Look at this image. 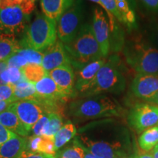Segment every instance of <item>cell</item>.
I'll use <instances>...</instances> for the list:
<instances>
[{"instance_id":"obj_36","label":"cell","mask_w":158,"mask_h":158,"mask_svg":"<svg viewBox=\"0 0 158 158\" xmlns=\"http://www.w3.org/2000/svg\"><path fill=\"white\" fill-rule=\"evenodd\" d=\"M21 158H56V157H55V155L35 152L26 149L21 155Z\"/></svg>"},{"instance_id":"obj_46","label":"cell","mask_w":158,"mask_h":158,"mask_svg":"<svg viewBox=\"0 0 158 158\" xmlns=\"http://www.w3.org/2000/svg\"><path fill=\"white\" fill-rule=\"evenodd\" d=\"M155 148H157V149H158V143H157V146H156V147H155Z\"/></svg>"},{"instance_id":"obj_40","label":"cell","mask_w":158,"mask_h":158,"mask_svg":"<svg viewBox=\"0 0 158 158\" xmlns=\"http://www.w3.org/2000/svg\"><path fill=\"white\" fill-rule=\"evenodd\" d=\"M134 158H154V157L152 155V153L143 152L138 153L137 155L135 156Z\"/></svg>"},{"instance_id":"obj_24","label":"cell","mask_w":158,"mask_h":158,"mask_svg":"<svg viewBox=\"0 0 158 158\" xmlns=\"http://www.w3.org/2000/svg\"><path fill=\"white\" fill-rule=\"evenodd\" d=\"M38 97L35 84L24 80L15 85V102L25 100H37Z\"/></svg>"},{"instance_id":"obj_26","label":"cell","mask_w":158,"mask_h":158,"mask_svg":"<svg viewBox=\"0 0 158 158\" xmlns=\"http://www.w3.org/2000/svg\"><path fill=\"white\" fill-rule=\"evenodd\" d=\"M158 143V126L143 131L138 138V144L144 152L152 150Z\"/></svg>"},{"instance_id":"obj_30","label":"cell","mask_w":158,"mask_h":158,"mask_svg":"<svg viewBox=\"0 0 158 158\" xmlns=\"http://www.w3.org/2000/svg\"><path fill=\"white\" fill-rule=\"evenodd\" d=\"M19 54L23 56L26 60L28 62L29 64L34 63V64H41L43 60V53L40 51H35L31 48H20L17 51Z\"/></svg>"},{"instance_id":"obj_42","label":"cell","mask_w":158,"mask_h":158,"mask_svg":"<svg viewBox=\"0 0 158 158\" xmlns=\"http://www.w3.org/2000/svg\"><path fill=\"white\" fill-rule=\"evenodd\" d=\"M85 149V148H84ZM84 158H101L98 156H97L94 154H92L91 152L89 151L86 149H85V155H84Z\"/></svg>"},{"instance_id":"obj_43","label":"cell","mask_w":158,"mask_h":158,"mask_svg":"<svg viewBox=\"0 0 158 158\" xmlns=\"http://www.w3.org/2000/svg\"><path fill=\"white\" fill-rule=\"evenodd\" d=\"M151 153L154 158H158V149H157V148H154Z\"/></svg>"},{"instance_id":"obj_17","label":"cell","mask_w":158,"mask_h":158,"mask_svg":"<svg viewBox=\"0 0 158 158\" xmlns=\"http://www.w3.org/2000/svg\"><path fill=\"white\" fill-rule=\"evenodd\" d=\"M13 103L7 110L0 113V123L16 135L21 137H27L29 133L25 129L22 122L20 120L13 108Z\"/></svg>"},{"instance_id":"obj_49","label":"cell","mask_w":158,"mask_h":158,"mask_svg":"<svg viewBox=\"0 0 158 158\" xmlns=\"http://www.w3.org/2000/svg\"><path fill=\"white\" fill-rule=\"evenodd\" d=\"M34 1H35V0H34Z\"/></svg>"},{"instance_id":"obj_27","label":"cell","mask_w":158,"mask_h":158,"mask_svg":"<svg viewBox=\"0 0 158 158\" xmlns=\"http://www.w3.org/2000/svg\"><path fill=\"white\" fill-rule=\"evenodd\" d=\"M22 70L26 80L32 84H36L44 77L48 76V72L41 64H27L22 68Z\"/></svg>"},{"instance_id":"obj_33","label":"cell","mask_w":158,"mask_h":158,"mask_svg":"<svg viewBox=\"0 0 158 158\" xmlns=\"http://www.w3.org/2000/svg\"><path fill=\"white\" fill-rule=\"evenodd\" d=\"M6 61H7L8 67H14V68L20 69H22L23 67L29 64L28 62L17 52L15 53L13 56H11Z\"/></svg>"},{"instance_id":"obj_1","label":"cell","mask_w":158,"mask_h":158,"mask_svg":"<svg viewBox=\"0 0 158 158\" xmlns=\"http://www.w3.org/2000/svg\"><path fill=\"white\" fill-rule=\"evenodd\" d=\"M76 137L85 149L101 158L128 157L127 130L112 118L92 122L79 128Z\"/></svg>"},{"instance_id":"obj_21","label":"cell","mask_w":158,"mask_h":158,"mask_svg":"<svg viewBox=\"0 0 158 158\" xmlns=\"http://www.w3.org/2000/svg\"><path fill=\"white\" fill-rule=\"evenodd\" d=\"M29 151L48 154V155H56L54 140L45 136L32 135L27 139V149Z\"/></svg>"},{"instance_id":"obj_22","label":"cell","mask_w":158,"mask_h":158,"mask_svg":"<svg viewBox=\"0 0 158 158\" xmlns=\"http://www.w3.org/2000/svg\"><path fill=\"white\" fill-rule=\"evenodd\" d=\"M77 133L78 130L74 124L70 121L67 122L54 136V140L56 151L57 152L64 147L67 143L76 137Z\"/></svg>"},{"instance_id":"obj_8","label":"cell","mask_w":158,"mask_h":158,"mask_svg":"<svg viewBox=\"0 0 158 158\" xmlns=\"http://www.w3.org/2000/svg\"><path fill=\"white\" fill-rule=\"evenodd\" d=\"M30 15L20 6L0 9V31L15 36L23 34L29 26Z\"/></svg>"},{"instance_id":"obj_48","label":"cell","mask_w":158,"mask_h":158,"mask_svg":"<svg viewBox=\"0 0 158 158\" xmlns=\"http://www.w3.org/2000/svg\"><path fill=\"white\" fill-rule=\"evenodd\" d=\"M0 2H1V0H0Z\"/></svg>"},{"instance_id":"obj_39","label":"cell","mask_w":158,"mask_h":158,"mask_svg":"<svg viewBox=\"0 0 158 158\" xmlns=\"http://www.w3.org/2000/svg\"><path fill=\"white\" fill-rule=\"evenodd\" d=\"M7 68H8V65H7V61H1L0 62V84H3L1 79V75L4 72V70H5Z\"/></svg>"},{"instance_id":"obj_28","label":"cell","mask_w":158,"mask_h":158,"mask_svg":"<svg viewBox=\"0 0 158 158\" xmlns=\"http://www.w3.org/2000/svg\"><path fill=\"white\" fill-rule=\"evenodd\" d=\"M63 125V118L60 114L49 113L48 122L45 128L44 135L43 136L54 139L55 135L58 133Z\"/></svg>"},{"instance_id":"obj_20","label":"cell","mask_w":158,"mask_h":158,"mask_svg":"<svg viewBox=\"0 0 158 158\" xmlns=\"http://www.w3.org/2000/svg\"><path fill=\"white\" fill-rule=\"evenodd\" d=\"M20 48V41L15 35L0 31V62L8 59Z\"/></svg>"},{"instance_id":"obj_3","label":"cell","mask_w":158,"mask_h":158,"mask_svg":"<svg viewBox=\"0 0 158 158\" xmlns=\"http://www.w3.org/2000/svg\"><path fill=\"white\" fill-rule=\"evenodd\" d=\"M126 86V78L122 64L117 55H112L98 71L89 87L80 98H86L103 93L120 94Z\"/></svg>"},{"instance_id":"obj_14","label":"cell","mask_w":158,"mask_h":158,"mask_svg":"<svg viewBox=\"0 0 158 158\" xmlns=\"http://www.w3.org/2000/svg\"><path fill=\"white\" fill-rule=\"evenodd\" d=\"M130 89L136 98L147 101L158 92V75L137 74Z\"/></svg>"},{"instance_id":"obj_23","label":"cell","mask_w":158,"mask_h":158,"mask_svg":"<svg viewBox=\"0 0 158 158\" xmlns=\"http://www.w3.org/2000/svg\"><path fill=\"white\" fill-rule=\"evenodd\" d=\"M116 2L118 12L121 15L122 23L125 24L130 30L137 28L134 7L129 0H116Z\"/></svg>"},{"instance_id":"obj_31","label":"cell","mask_w":158,"mask_h":158,"mask_svg":"<svg viewBox=\"0 0 158 158\" xmlns=\"http://www.w3.org/2000/svg\"><path fill=\"white\" fill-rule=\"evenodd\" d=\"M14 90V85L0 84V100L15 102Z\"/></svg>"},{"instance_id":"obj_11","label":"cell","mask_w":158,"mask_h":158,"mask_svg":"<svg viewBox=\"0 0 158 158\" xmlns=\"http://www.w3.org/2000/svg\"><path fill=\"white\" fill-rule=\"evenodd\" d=\"M92 27L102 56L106 58L110 51V27L103 10L98 7H96L94 10Z\"/></svg>"},{"instance_id":"obj_38","label":"cell","mask_w":158,"mask_h":158,"mask_svg":"<svg viewBox=\"0 0 158 158\" xmlns=\"http://www.w3.org/2000/svg\"><path fill=\"white\" fill-rule=\"evenodd\" d=\"M12 103H13V102L0 100V113L5 111V110H7V108H8L10 106H11Z\"/></svg>"},{"instance_id":"obj_44","label":"cell","mask_w":158,"mask_h":158,"mask_svg":"<svg viewBox=\"0 0 158 158\" xmlns=\"http://www.w3.org/2000/svg\"><path fill=\"white\" fill-rule=\"evenodd\" d=\"M89 1L93 2L98 4V5H100V7H101L103 9V7H103V5H102V3L101 2V1H100V0H89Z\"/></svg>"},{"instance_id":"obj_32","label":"cell","mask_w":158,"mask_h":158,"mask_svg":"<svg viewBox=\"0 0 158 158\" xmlns=\"http://www.w3.org/2000/svg\"><path fill=\"white\" fill-rule=\"evenodd\" d=\"M48 122V114H45L37 121L31 129L33 135L43 136Z\"/></svg>"},{"instance_id":"obj_6","label":"cell","mask_w":158,"mask_h":158,"mask_svg":"<svg viewBox=\"0 0 158 158\" xmlns=\"http://www.w3.org/2000/svg\"><path fill=\"white\" fill-rule=\"evenodd\" d=\"M126 61L138 74L158 75V48L149 40L138 37L124 51Z\"/></svg>"},{"instance_id":"obj_34","label":"cell","mask_w":158,"mask_h":158,"mask_svg":"<svg viewBox=\"0 0 158 158\" xmlns=\"http://www.w3.org/2000/svg\"><path fill=\"white\" fill-rule=\"evenodd\" d=\"M149 40L158 48V21H154L149 27Z\"/></svg>"},{"instance_id":"obj_12","label":"cell","mask_w":158,"mask_h":158,"mask_svg":"<svg viewBox=\"0 0 158 158\" xmlns=\"http://www.w3.org/2000/svg\"><path fill=\"white\" fill-rule=\"evenodd\" d=\"M106 60L107 59L102 57L89 63L77 70L75 83V92L76 96L80 98L88 89L95 78L98 71L106 63Z\"/></svg>"},{"instance_id":"obj_25","label":"cell","mask_w":158,"mask_h":158,"mask_svg":"<svg viewBox=\"0 0 158 158\" xmlns=\"http://www.w3.org/2000/svg\"><path fill=\"white\" fill-rule=\"evenodd\" d=\"M84 147L76 136L70 145L58 150L55 157L56 158H84Z\"/></svg>"},{"instance_id":"obj_9","label":"cell","mask_w":158,"mask_h":158,"mask_svg":"<svg viewBox=\"0 0 158 158\" xmlns=\"http://www.w3.org/2000/svg\"><path fill=\"white\" fill-rule=\"evenodd\" d=\"M128 123L140 133L158 124V106L150 103H138L130 110Z\"/></svg>"},{"instance_id":"obj_16","label":"cell","mask_w":158,"mask_h":158,"mask_svg":"<svg viewBox=\"0 0 158 158\" xmlns=\"http://www.w3.org/2000/svg\"><path fill=\"white\" fill-rule=\"evenodd\" d=\"M35 86L37 94L41 98L62 102H65L68 99L61 92L56 83L48 74L35 84Z\"/></svg>"},{"instance_id":"obj_29","label":"cell","mask_w":158,"mask_h":158,"mask_svg":"<svg viewBox=\"0 0 158 158\" xmlns=\"http://www.w3.org/2000/svg\"><path fill=\"white\" fill-rule=\"evenodd\" d=\"M1 79L3 84L16 85L19 82L26 80L22 69L8 67L1 75Z\"/></svg>"},{"instance_id":"obj_5","label":"cell","mask_w":158,"mask_h":158,"mask_svg":"<svg viewBox=\"0 0 158 158\" xmlns=\"http://www.w3.org/2000/svg\"><path fill=\"white\" fill-rule=\"evenodd\" d=\"M57 37L56 21L39 13L26 29L20 45L21 48L43 52L56 42Z\"/></svg>"},{"instance_id":"obj_37","label":"cell","mask_w":158,"mask_h":158,"mask_svg":"<svg viewBox=\"0 0 158 158\" xmlns=\"http://www.w3.org/2000/svg\"><path fill=\"white\" fill-rule=\"evenodd\" d=\"M146 9L154 13H158V0H140Z\"/></svg>"},{"instance_id":"obj_18","label":"cell","mask_w":158,"mask_h":158,"mask_svg":"<svg viewBox=\"0 0 158 158\" xmlns=\"http://www.w3.org/2000/svg\"><path fill=\"white\" fill-rule=\"evenodd\" d=\"M27 149V138L15 135L0 146V158H21Z\"/></svg>"},{"instance_id":"obj_47","label":"cell","mask_w":158,"mask_h":158,"mask_svg":"<svg viewBox=\"0 0 158 158\" xmlns=\"http://www.w3.org/2000/svg\"><path fill=\"white\" fill-rule=\"evenodd\" d=\"M127 158H130V157H127Z\"/></svg>"},{"instance_id":"obj_19","label":"cell","mask_w":158,"mask_h":158,"mask_svg":"<svg viewBox=\"0 0 158 158\" xmlns=\"http://www.w3.org/2000/svg\"><path fill=\"white\" fill-rule=\"evenodd\" d=\"M76 0H41L43 13L53 21H58L59 18Z\"/></svg>"},{"instance_id":"obj_35","label":"cell","mask_w":158,"mask_h":158,"mask_svg":"<svg viewBox=\"0 0 158 158\" xmlns=\"http://www.w3.org/2000/svg\"><path fill=\"white\" fill-rule=\"evenodd\" d=\"M15 135L16 134L13 133V132L0 123V146L6 143L10 138L14 137Z\"/></svg>"},{"instance_id":"obj_4","label":"cell","mask_w":158,"mask_h":158,"mask_svg":"<svg viewBox=\"0 0 158 158\" xmlns=\"http://www.w3.org/2000/svg\"><path fill=\"white\" fill-rule=\"evenodd\" d=\"M64 47L70 57L71 65L77 70L103 57L89 23H84L76 37L68 44L64 45Z\"/></svg>"},{"instance_id":"obj_41","label":"cell","mask_w":158,"mask_h":158,"mask_svg":"<svg viewBox=\"0 0 158 158\" xmlns=\"http://www.w3.org/2000/svg\"><path fill=\"white\" fill-rule=\"evenodd\" d=\"M147 102H148L150 104L155 105V106H158V92L155 94V96H153L152 98H150L149 100H148Z\"/></svg>"},{"instance_id":"obj_13","label":"cell","mask_w":158,"mask_h":158,"mask_svg":"<svg viewBox=\"0 0 158 158\" xmlns=\"http://www.w3.org/2000/svg\"><path fill=\"white\" fill-rule=\"evenodd\" d=\"M48 74L54 81L65 97L68 98H76V74L72 65L61 66L48 72Z\"/></svg>"},{"instance_id":"obj_15","label":"cell","mask_w":158,"mask_h":158,"mask_svg":"<svg viewBox=\"0 0 158 158\" xmlns=\"http://www.w3.org/2000/svg\"><path fill=\"white\" fill-rule=\"evenodd\" d=\"M41 64L48 73L61 66L71 64L64 45L59 40L45 51Z\"/></svg>"},{"instance_id":"obj_10","label":"cell","mask_w":158,"mask_h":158,"mask_svg":"<svg viewBox=\"0 0 158 158\" xmlns=\"http://www.w3.org/2000/svg\"><path fill=\"white\" fill-rule=\"evenodd\" d=\"M17 115L28 133L37 121L46 113L42 104L36 100H19L13 103Z\"/></svg>"},{"instance_id":"obj_2","label":"cell","mask_w":158,"mask_h":158,"mask_svg":"<svg viewBox=\"0 0 158 158\" xmlns=\"http://www.w3.org/2000/svg\"><path fill=\"white\" fill-rule=\"evenodd\" d=\"M68 114L76 121L122 116L124 108L116 99L106 94L80 98L68 105Z\"/></svg>"},{"instance_id":"obj_7","label":"cell","mask_w":158,"mask_h":158,"mask_svg":"<svg viewBox=\"0 0 158 158\" xmlns=\"http://www.w3.org/2000/svg\"><path fill=\"white\" fill-rule=\"evenodd\" d=\"M83 19L84 7L82 1L76 0L56 22L57 36L63 44H68L78 35L83 26Z\"/></svg>"},{"instance_id":"obj_45","label":"cell","mask_w":158,"mask_h":158,"mask_svg":"<svg viewBox=\"0 0 158 158\" xmlns=\"http://www.w3.org/2000/svg\"><path fill=\"white\" fill-rule=\"evenodd\" d=\"M129 2L130 3H131V5L133 6V7H135V1L134 0H129Z\"/></svg>"}]
</instances>
